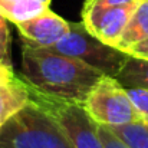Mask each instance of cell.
I'll list each match as a JSON object with an SVG mask.
<instances>
[{"instance_id": "obj_1", "label": "cell", "mask_w": 148, "mask_h": 148, "mask_svg": "<svg viewBox=\"0 0 148 148\" xmlns=\"http://www.w3.org/2000/svg\"><path fill=\"white\" fill-rule=\"evenodd\" d=\"M22 73L23 79L39 92L82 105L103 76L78 59L27 46L22 48Z\"/></svg>"}, {"instance_id": "obj_2", "label": "cell", "mask_w": 148, "mask_h": 148, "mask_svg": "<svg viewBox=\"0 0 148 148\" xmlns=\"http://www.w3.org/2000/svg\"><path fill=\"white\" fill-rule=\"evenodd\" d=\"M0 148H75L58 124L29 101L0 128Z\"/></svg>"}, {"instance_id": "obj_3", "label": "cell", "mask_w": 148, "mask_h": 148, "mask_svg": "<svg viewBox=\"0 0 148 148\" xmlns=\"http://www.w3.org/2000/svg\"><path fill=\"white\" fill-rule=\"evenodd\" d=\"M49 50L78 59L103 75L116 76L128 59V53L95 38L82 22H69L68 33Z\"/></svg>"}, {"instance_id": "obj_4", "label": "cell", "mask_w": 148, "mask_h": 148, "mask_svg": "<svg viewBox=\"0 0 148 148\" xmlns=\"http://www.w3.org/2000/svg\"><path fill=\"white\" fill-rule=\"evenodd\" d=\"M27 88L30 101L39 105L58 124L75 148H105L99 137L98 125L91 119L82 103L48 97L29 84Z\"/></svg>"}, {"instance_id": "obj_5", "label": "cell", "mask_w": 148, "mask_h": 148, "mask_svg": "<svg viewBox=\"0 0 148 148\" xmlns=\"http://www.w3.org/2000/svg\"><path fill=\"white\" fill-rule=\"evenodd\" d=\"M84 108L97 125L108 128L122 127L143 121V116L135 109L127 88L114 76L103 75L92 88Z\"/></svg>"}, {"instance_id": "obj_6", "label": "cell", "mask_w": 148, "mask_h": 148, "mask_svg": "<svg viewBox=\"0 0 148 148\" xmlns=\"http://www.w3.org/2000/svg\"><path fill=\"white\" fill-rule=\"evenodd\" d=\"M137 1L116 7L82 9V23L95 38H98L106 45L116 48V43L125 26L128 25V20L137 6Z\"/></svg>"}, {"instance_id": "obj_7", "label": "cell", "mask_w": 148, "mask_h": 148, "mask_svg": "<svg viewBox=\"0 0 148 148\" xmlns=\"http://www.w3.org/2000/svg\"><path fill=\"white\" fill-rule=\"evenodd\" d=\"M23 46L33 49H49L69 30V22L50 9L16 25Z\"/></svg>"}, {"instance_id": "obj_8", "label": "cell", "mask_w": 148, "mask_h": 148, "mask_svg": "<svg viewBox=\"0 0 148 148\" xmlns=\"http://www.w3.org/2000/svg\"><path fill=\"white\" fill-rule=\"evenodd\" d=\"M30 101L29 88L23 76L17 75L0 85V128Z\"/></svg>"}, {"instance_id": "obj_9", "label": "cell", "mask_w": 148, "mask_h": 148, "mask_svg": "<svg viewBox=\"0 0 148 148\" xmlns=\"http://www.w3.org/2000/svg\"><path fill=\"white\" fill-rule=\"evenodd\" d=\"M148 39V0H138L116 48L124 52Z\"/></svg>"}, {"instance_id": "obj_10", "label": "cell", "mask_w": 148, "mask_h": 148, "mask_svg": "<svg viewBox=\"0 0 148 148\" xmlns=\"http://www.w3.org/2000/svg\"><path fill=\"white\" fill-rule=\"evenodd\" d=\"M48 9L49 6L39 0H0V14L14 25L29 20Z\"/></svg>"}, {"instance_id": "obj_11", "label": "cell", "mask_w": 148, "mask_h": 148, "mask_svg": "<svg viewBox=\"0 0 148 148\" xmlns=\"http://www.w3.org/2000/svg\"><path fill=\"white\" fill-rule=\"evenodd\" d=\"M115 78L125 88L148 89V59L130 55L125 65Z\"/></svg>"}, {"instance_id": "obj_12", "label": "cell", "mask_w": 148, "mask_h": 148, "mask_svg": "<svg viewBox=\"0 0 148 148\" xmlns=\"http://www.w3.org/2000/svg\"><path fill=\"white\" fill-rule=\"evenodd\" d=\"M109 130L128 148H148V119Z\"/></svg>"}, {"instance_id": "obj_13", "label": "cell", "mask_w": 148, "mask_h": 148, "mask_svg": "<svg viewBox=\"0 0 148 148\" xmlns=\"http://www.w3.org/2000/svg\"><path fill=\"white\" fill-rule=\"evenodd\" d=\"M7 19L0 14V66L13 69L10 59V30Z\"/></svg>"}, {"instance_id": "obj_14", "label": "cell", "mask_w": 148, "mask_h": 148, "mask_svg": "<svg viewBox=\"0 0 148 148\" xmlns=\"http://www.w3.org/2000/svg\"><path fill=\"white\" fill-rule=\"evenodd\" d=\"M130 99L132 101L135 109L143 116V119H148V89L145 88H127Z\"/></svg>"}, {"instance_id": "obj_15", "label": "cell", "mask_w": 148, "mask_h": 148, "mask_svg": "<svg viewBox=\"0 0 148 148\" xmlns=\"http://www.w3.org/2000/svg\"><path fill=\"white\" fill-rule=\"evenodd\" d=\"M98 132L105 148H128L108 127L98 125Z\"/></svg>"}, {"instance_id": "obj_16", "label": "cell", "mask_w": 148, "mask_h": 148, "mask_svg": "<svg viewBox=\"0 0 148 148\" xmlns=\"http://www.w3.org/2000/svg\"><path fill=\"white\" fill-rule=\"evenodd\" d=\"M137 0H85L82 9H89V7H116V6H124L134 3Z\"/></svg>"}, {"instance_id": "obj_17", "label": "cell", "mask_w": 148, "mask_h": 148, "mask_svg": "<svg viewBox=\"0 0 148 148\" xmlns=\"http://www.w3.org/2000/svg\"><path fill=\"white\" fill-rule=\"evenodd\" d=\"M128 55L131 56H137V58H143V59H148V39L144 42H140L137 45H134L132 48L127 50Z\"/></svg>"}, {"instance_id": "obj_18", "label": "cell", "mask_w": 148, "mask_h": 148, "mask_svg": "<svg viewBox=\"0 0 148 148\" xmlns=\"http://www.w3.org/2000/svg\"><path fill=\"white\" fill-rule=\"evenodd\" d=\"M14 76H16V72H14L13 69H9V68L0 66V85L7 84V82L12 81Z\"/></svg>"}, {"instance_id": "obj_19", "label": "cell", "mask_w": 148, "mask_h": 148, "mask_svg": "<svg viewBox=\"0 0 148 148\" xmlns=\"http://www.w3.org/2000/svg\"><path fill=\"white\" fill-rule=\"evenodd\" d=\"M39 1H42L43 4H46V6H49L50 4V0H39Z\"/></svg>"}]
</instances>
